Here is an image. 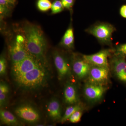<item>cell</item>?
Wrapping results in <instances>:
<instances>
[{
  "label": "cell",
  "instance_id": "obj_6",
  "mask_svg": "<svg viewBox=\"0 0 126 126\" xmlns=\"http://www.w3.org/2000/svg\"><path fill=\"white\" fill-rule=\"evenodd\" d=\"M108 88L107 85L87 82L84 87V95L88 101L95 103L102 99Z\"/></svg>",
  "mask_w": 126,
  "mask_h": 126
},
{
  "label": "cell",
  "instance_id": "obj_9",
  "mask_svg": "<svg viewBox=\"0 0 126 126\" xmlns=\"http://www.w3.org/2000/svg\"><path fill=\"white\" fill-rule=\"evenodd\" d=\"M109 67L92 65L87 82L107 85L110 78Z\"/></svg>",
  "mask_w": 126,
  "mask_h": 126
},
{
  "label": "cell",
  "instance_id": "obj_4",
  "mask_svg": "<svg viewBox=\"0 0 126 126\" xmlns=\"http://www.w3.org/2000/svg\"><path fill=\"white\" fill-rule=\"evenodd\" d=\"M114 26L108 23H99L92 26L87 32L96 38L100 42L104 44H111L113 33L115 31Z\"/></svg>",
  "mask_w": 126,
  "mask_h": 126
},
{
  "label": "cell",
  "instance_id": "obj_17",
  "mask_svg": "<svg viewBox=\"0 0 126 126\" xmlns=\"http://www.w3.org/2000/svg\"><path fill=\"white\" fill-rule=\"evenodd\" d=\"M82 110V107L79 103L69 105L66 109L64 114L60 122L62 123H64L68 120L69 118L76 111L78 110Z\"/></svg>",
  "mask_w": 126,
  "mask_h": 126
},
{
  "label": "cell",
  "instance_id": "obj_1",
  "mask_svg": "<svg viewBox=\"0 0 126 126\" xmlns=\"http://www.w3.org/2000/svg\"><path fill=\"white\" fill-rule=\"evenodd\" d=\"M46 67V65L42 64L24 74L13 77L14 82L19 88L24 91L38 90L47 83L49 74Z\"/></svg>",
  "mask_w": 126,
  "mask_h": 126
},
{
  "label": "cell",
  "instance_id": "obj_26",
  "mask_svg": "<svg viewBox=\"0 0 126 126\" xmlns=\"http://www.w3.org/2000/svg\"><path fill=\"white\" fill-rule=\"evenodd\" d=\"M120 14L123 18H126V5L122 6L120 10Z\"/></svg>",
  "mask_w": 126,
  "mask_h": 126
},
{
  "label": "cell",
  "instance_id": "obj_27",
  "mask_svg": "<svg viewBox=\"0 0 126 126\" xmlns=\"http://www.w3.org/2000/svg\"><path fill=\"white\" fill-rule=\"evenodd\" d=\"M16 41L19 43H24L25 42V39L21 35H18L16 39Z\"/></svg>",
  "mask_w": 126,
  "mask_h": 126
},
{
  "label": "cell",
  "instance_id": "obj_19",
  "mask_svg": "<svg viewBox=\"0 0 126 126\" xmlns=\"http://www.w3.org/2000/svg\"><path fill=\"white\" fill-rule=\"evenodd\" d=\"M64 7L63 6L61 1L56 0L53 2L51 6V10L53 14H55L60 13L64 10Z\"/></svg>",
  "mask_w": 126,
  "mask_h": 126
},
{
  "label": "cell",
  "instance_id": "obj_20",
  "mask_svg": "<svg viewBox=\"0 0 126 126\" xmlns=\"http://www.w3.org/2000/svg\"><path fill=\"white\" fill-rule=\"evenodd\" d=\"M82 111V110H78L73 113L69 118V122L73 123H77L80 122L83 114Z\"/></svg>",
  "mask_w": 126,
  "mask_h": 126
},
{
  "label": "cell",
  "instance_id": "obj_8",
  "mask_svg": "<svg viewBox=\"0 0 126 126\" xmlns=\"http://www.w3.org/2000/svg\"><path fill=\"white\" fill-rule=\"evenodd\" d=\"M72 59L71 66L72 72L79 80L87 79L92 65L83 56L74 55Z\"/></svg>",
  "mask_w": 126,
  "mask_h": 126
},
{
  "label": "cell",
  "instance_id": "obj_7",
  "mask_svg": "<svg viewBox=\"0 0 126 126\" xmlns=\"http://www.w3.org/2000/svg\"><path fill=\"white\" fill-rule=\"evenodd\" d=\"M55 65L60 81L70 77L72 72V66L68 59L63 54L56 51L53 54Z\"/></svg>",
  "mask_w": 126,
  "mask_h": 126
},
{
  "label": "cell",
  "instance_id": "obj_16",
  "mask_svg": "<svg viewBox=\"0 0 126 126\" xmlns=\"http://www.w3.org/2000/svg\"><path fill=\"white\" fill-rule=\"evenodd\" d=\"M74 37L73 30L72 28L67 30L63 37L61 44L66 48L72 49L74 46Z\"/></svg>",
  "mask_w": 126,
  "mask_h": 126
},
{
  "label": "cell",
  "instance_id": "obj_25",
  "mask_svg": "<svg viewBox=\"0 0 126 126\" xmlns=\"http://www.w3.org/2000/svg\"><path fill=\"white\" fill-rule=\"evenodd\" d=\"M117 53L123 55H126V44L119 45L117 49Z\"/></svg>",
  "mask_w": 126,
  "mask_h": 126
},
{
  "label": "cell",
  "instance_id": "obj_14",
  "mask_svg": "<svg viewBox=\"0 0 126 126\" xmlns=\"http://www.w3.org/2000/svg\"><path fill=\"white\" fill-rule=\"evenodd\" d=\"M63 99L64 102L69 105L79 103V98L76 86L71 82L68 81L64 89Z\"/></svg>",
  "mask_w": 126,
  "mask_h": 126
},
{
  "label": "cell",
  "instance_id": "obj_2",
  "mask_svg": "<svg viewBox=\"0 0 126 126\" xmlns=\"http://www.w3.org/2000/svg\"><path fill=\"white\" fill-rule=\"evenodd\" d=\"M26 47L30 54L35 57L45 65L46 41L43 31L38 26L33 25L26 26L24 28Z\"/></svg>",
  "mask_w": 126,
  "mask_h": 126
},
{
  "label": "cell",
  "instance_id": "obj_10",
  "mask_svg": "<svg viewBox=\"0 0 126 126\" xmlns=\"http://www.w3.org/2000/svg\"><path fill=\"white\" fill-rule=\"evenodd\" d=\"M125 55L117 53L112 59V68L115 77L126 83V61Z\"/></svg>",
  "mask_w": 126,
  "mask_h": 126
},
{
  "label": "cell",
  "instance_id": "obj_23",
  "mask_svg": "<svg viewBox=\"0 0 126 126\" xmlns=\"http://www.w3.org/2000/svg\"><path fill=\"white\" fill-rule=\"evenodd\" d=\"M16 0H0V5L9 8L15 4Z\"/></svg>",
  "mask_w": 126,
  "mask_h": 126
},
{
  "label": "cell",
  "instance_id": "obj_3",
  "mask_svg": "<svg viewBox=\"0 0 126 126\" xmlns=\"http://www.w3.org/2000/svg\"><path fill=\"white\" fill-rule=\"evenodd\" d=\"M14 112L23 121L29 124L38 123L40 119V113L34 106L30 103L21 104L16 107Z\"/></svg>",
  "mask_w": 126,
  "mask_h": 126
},
{
  "label": "cell",
  "instance_id": "obj_24",
  "mask_svg": "<svg viewBox=\"0 0 126 126\" xmlns=\"http://www.w3.org/2000/svg\"><path fill=\"white\" fill-rule=\"evenodd\" d=\"M63 7L69 9L72 8L74 4V0H61Z\"/></svg>",
  "mask_w": 126,
  "mask_h": 126
},
{
  "label": "cell",
  "instance_id": "obj_5",
  "mask_svg": "<svg viewBox=\"0 0 126 126\" xmlns=\"http://www.w3.org/2000/svg\"><path fill=\"white\" fill-rule=\"evenodd\" d=\"M42 64H44L35 57L30 54L22 61L12 64V77L13 78L23 74Z\"/></svg>",
  "mask_w": 126,
  "mask_h": 126
},
{
  "label": "cell",
  "instance_id": "obj_13",
  "mask_svg": "<svg viewBox=\"0 0 126 126\" xmlns=\"http://www.w3.org/2000/svg\"><path fill=\"white\" fill-rule=\"evenodd\" d=\"M46 111L49 117L53 121H60L62 117L61 103L56 98H53L48 102L46 106Z\"/></svg>",
  "mask_w": 126,
  "mask_h": 126
},
{
  "label": "cell",
  "instance_id": "obj_18",
  "mask_svg": "<svg viewBox=\"0 0 126 126\" xmlns=\"http://www.w3.org/2000/svg\"><path fill=\"white\" fill-rule=\"evenodd\" d=\"M52 4L49 0H38L37 6L40 11H47L51 9Z\"/></svg>",
  "mask_w": 126,
  "mask_h": 126
},
{
  "label": "cell",
  "instance_id": "obj_11",
  "mask_svg": "<svg viewBox=\"0 0 126 126\" xmlns=\"http://www.w3.org/2000/svg\"><path fill=\"white\" fill-rule=\"evenodd\" d=\"M111 54L109 49L102 50L96 53L83 55L84 58L92 65L109 68L108 57Z\"/></svg>",
  "mask_w": 126,
  "mask_h": 126
},
{
  "label": "cell",
  "instance_id": "obj_22",
  "mask_svg": "<svg viewBox=\"0 0 126 126\" xmlns=\"http://www.w3.org/2000/svg\"><path fill=\"white\" fill-rule=\"evenodd\" d=\"M10 91L9 85L6 83L1 82L0 83V94H8Z\"/></svg>",
  "mask_w": 126,
  "mask_h": 126
},
{
  "label": "cell",
  "instance_id": "obj_12",
  "mask_svg": "<svg viewBox=\"0 0 126 126\" xmlns=\"http://www.w3.org/2000/svg\"><path fill=\"white\" fill-rule=\"evenodd\" d=\"M10 53L12 64L22 61L31 54L26 48L25 43H19L16 40L11 46Z\"/></svg>",
  "mask_w": 126,
  "mask_h": 126
},
{
  "label": "cell",
  "instance_id": "obj_15",
  "mask_svg": "<svg viewBox=\"0 0 126 126\" xmlns=\"http://www.w3.org/2000/svg\"><path fill=\"white\" fill-rule=\"evenodd\" d=\"M0 119L2 124L9 126H18L21 125L16 117L12 113L7 110L1 108Z\"/></svg>",
  "mask_w": 126,
  "mask_h": 126
},
{
  "label": "cell",
  "instance_id": "obj_21",
  "mask_svg": "<svg viewBox=\"0 0 126 126\" xmlns=\"http://www.w3.org/2000/svg\"><path fill=\"white\" fill-rule=\"evenodd\" d=\"M6 61L5 57L1 56L0 59V75L1 76H4L6 74Z\"/></svg>",
  "mask_w": 126,
  "mask_h": 126
}]
</instances>
